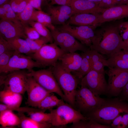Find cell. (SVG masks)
<instances>
[{
	"instance_id": "cell-1",
	"label": "cell",
	"mask_w": 128,
	"mask_h": 128,
	"mask_svg": "<svg viewBox=\"0 0 128 128\" xmlns=\"http://www.w3.org/2000/svg\"><path fill=\"white\" fill-rule=\"evenodd\" d=\"M119 23L104 25L95 31L90 49L108 56L122 50L123 41L120 33Z\"/></svg>"
},
{
	"instance_id": "cell-2",
	"label": "cell",
	"mask_w": 128,
	"mask_h": 128,
	"mask_svg": "<svg viewBox=\"0 0 128 128\" xmlns=\"http://www.w3.org/2000/svg\"><path fill=\"white\" fill-rule=\"evenodd\" d=\"M128 113V102L119 97L106 99L101 106L85 116L100 124L110 125L113 120L122 113Z\"/></svg>"
},
{
	"instance_id": "cell-3",
	"label": "cell",
	"mask_w": 128,
	"mask_h": 128,
	"mask_svg": "<svg viewBox=\"0 0 128 128\" xmlns=\"http://www.w3.org/2000/svg\"><path fill=\"white\" fill-rule=\"evenodd\" d=\"M50 69L63 93L66 102L75 109V96L80 79L64 69L59 62H57Z\"/></svg>"
},
{
	"instance_id": "cell-4",
	"label": "cell",
	"mask_w": 128,
	"mask_h": 128,
	"mask_svg": "<svg viewBox=\"0 0 128 128\" xmlns=\"http://www.w3.org/2000/svg\"><path fill=\"white\" fill-rule=\"evenodd\" d=\"M51 114L50 123L53 127H64L88 118L69 104L64 102L55 109L50 110Z\"/></svg>"
},
{
	"instance_id": "cell-5",
	"label": "cell",
	"mask_w": 128,
	"mask_h": 128,
	"mask_svg": "<svg viewBox=\"0 0 128 128\" xmlns=\"http://www.w3.org/2000/svg\"><path fill=\"white\" fill-rule=\"evenodd\" d=\"M105 99L95 95L87 87L81 86L76 93L75 108L85 116L99 108Z\"/></svg>"
},
{
	"instance_id": "cell-6",
	"label": "cell",
	"mask_w": 128,
	"mask_h": 128,
	"mask_svg": "<svg viewBox=\"0 0 128 128\" xmlns=\"http://www.w3.org/2000/svg\"><path fill=\"white\" fill-rule=\"evenodd\" d=\"M0 76V85L3 90L23 94L26 91L28 75L23 70L13 71Z\"/></svg>"
},
{
	"instance_id": "cell-7",
	"label": "cell",
	"mask_w": 128,
	"mask_h": 128,
	"mask_svg": "<svg viewBox=\"0 0 128 128\" xmlns=\"http://www.w3.org/2000/svg\"><path fill=\"white\" fill-rule=\"evenodd\" d=\"M65 53L53 42L44 44L29 56L42 67L53 65Z\"/></svg>"
},
{
	"instance_id": "cell-8",
	"label": "cell",
	"mask_w": 128,
	"mask_h": 128,
	"mask_svg": "<svg viewBox=\"0 0 128 128\" xmlns=\"http://www.w3.org/2000/svg\"><path fill=\"white\" fill-rule=\"evenodd\" d=\"M27 74L32 77L41 86L50 93H55L66 101L65 96L50 69L28 71Z\"/></svg>"
},
{
	"instance_id": "cell-9",
	"label": "cell",
	"mask_w": 128,
	"mask_h": 128,
	"mask_svg": "<svg viewBox=\"0 0 128 128\" xmlns=\"http://www.w3.org/2000/svg\"><path fill=\"white\" fill-rule=\"evenodd\" d=\"M50 31L54 42L65 53L75 52L77 51L85 52L89 50L84 45L67 32L60 31L56 27Z\"/></svg>"
},
{
	"instance_id": "cell-10",
	"label": "cell",
	"mask_w": 128,
	"mask_h": 128,
	"mask_svg": "<svg viewBox=\"0 0 128 128\" xmlns=\"http://www.w3.org/2000/svg\"><path fill=\"white\" fill-rule=\"evenodd\" d=\"M108 68L107 74L108 77L109 90L107 95L110 96H118L128 82V69Z\"/></svg>"
},
{
	"instance_id": "cell-11",
	"label": "cell",
	"mask_w": 128,
	"mask_h": 128,
	"mask_svg": "<svg viewBox=\"0 0 128 128\" xmlns=\"http://www.w3.org/2000/svg\"><path fill=\"white\" fill-rule=\"evenodd\" d=\"M105 74L92 70L81 80V85L87 87L96 95H107L109 87Z\"/></svg>"
},
{
	"instance_id": "cell-12",
	"label": "cell",
	"mask_w": 128,
	"mask_h": 128,
	"mask_svg": "<svg viewBox=\"0 0 128 128\" xmlns=\"http://www.w3.org/2000/svg\"><path fill=\"white\" fill-rule=\"evenodd\" d=\"M96 26H73L67 23L62 25L56 28L67 32L79 40L81 43L90 48L95 35L94 30Z\"/></svg>"
},
{
	"instance_id": "cell-13",
	"label": "cell",
	"mask_w": 128,
	"mask_h": 128,
	"mask_svg": "<svg viewBox=\"0 0 128 128\" xmlns=\"http://www.w3.org/2000/svg\"><path fill=\"white\" fill-rule=\"evenodd\" d=\"M41 67L39 64L29 56L15 52L8 64L1 73H7L24 69H27L30 71L34 68Z\"/></svg>"
},
{
	"instance_id": "cell-14",
	"label": "cell",
	"mask_w": 128,
	"mask_h": 128,
	"mask_svg": "<svg viewBox=\"0 0 128 128\" xmlns=\"http://www.w3.org/2000/svg\"><path fill=\"white\" fill-rule=\"evenodd\" d=\"M0 37L7 41L17 38L27 37L20 21L2 19L0 21Z\"/></svg>"
},
{
	"instance_id": "cell-15",
	"label": "cell",
	"mask_w": 128,
	"mask_h": 128,
	"mask_svg": "<svg viewBox=\"0 0 128 128\" xmlns=\"http://www.w3.org/2000/svg\"><path fill=\"white\" fill-rule=\"evenodd\" d=\"M28 76L26 89L27 95V103L29 106L37 108L42 100L50 93L40 85L32 77Z\"/></svg>"
},
{
	"instance_id": "cell-16",
	"label": "cell",
	"mask_w": 128,
	"mask_h": 128,
	"mask_svg": "<svg viewBox=\"0 0 128 128\" xmlns=\"http://www.w3.org/2000/svg\"><path fill=\"white\" fill-rule=\"evenodd\" d=\"M46 10L47 13L50 16L54 25L66 23L74 14L71 7L67 5L53 6L48 4Z\"/></svg>"
},
{
	"instance_id": "cell-17",
	"label": "cell",
	"mask_w": 128,
	"mask_h": 128,
	"mask_svg": "<svg viewBox=\"0 0 128 128\" xmlns=\"http://www.w3.org/2000/svg\"><path fill=\"white\" fill-rule=\"evenodd\" d=\"M70 6L74 14L81 13L101 14L106 9L101 8L98 4L88 0H72Z\"/></svg>"
},
{
	"instance_id": "cell-18",
	"label": "cell",
	"mask_w": 128,
	"mask_h": 128,
	"mask_svg": "<svg viewBox=\"0 0 128 128\" xmlns=\"http://www.w3.org/2000/svg\"><path fill=\"white\" fill-rule=\"evenodd\" d=\"M128 17V4L115 6L106 9L99 18L100 24L113 20Z\"/></svg>"
},
{
	"instance_id": "cell-19",
	"label": "cell",
	"mask_w": 128,
	"mask_h": 128,
	"mask_svg": "<svg viewBox=\"0 0 128 128\" xmlns=\"http://www.w3.org/2000/svg\"><path fill=\"white\" fill-rule=\"evenodd\" d=\"M100 14L88 13L74 14L71 16L66 23L77 26H98L100 25L99 22Z\"/></svg>"
},
{
	"instance_id": "cell-20",
	"label": "cell",
	"mask_w": 128,
	"mask_h": 128,
	"mask_svg": "<svg viewBox=\"0 0 128 128\" xmlns=\"http://www.w3.org/2000/svg\"><path fill=\"white\" fill-rule=\"evenodd\" d=\"M82 59L81 55L74 52L64 53L59 60L64 69L71 73L76 71L79 69Z\"/></svg>"
},
{
	"instance_id": "cell-21",
	"label": "cell",
	"mask_w": 128,
	"mask_h": 128,
	"mask_svg": "<svg viewBox=\"0 0 128 128\" xmlns=\"http://www.w3.org/2000/svg\"><path fill=\"white\" fill-rule=\"evenodd\" d=\"M21 95L9 91L3 90L0 92V101L9 106L19 107L22 100Z\"/></svg>"
},
{
	"instance_id": "cell-22",
	"label": "cell",
	"mask_w": 128,
	"mask_h": 128,
	"mask_svg": "<svg viewBox=\"0 0 128 128\" xmlns=\"http://www.w3.org/2000/svg\"><path fill=\"white\" fill-rule=\"evenodd\" d=\"M20 123L19 117L13 111L6 110L0 112V124L3 128L18 126Z\"/></svg>"
},
{
	"instance_id": "cell-23",
	"label": "cell",
	"mask_w": 128,
	"mask_h": 128,
	"mask_svg": "<svg viewBox=\"0 0 128 128\" xmlns=\"http://www.w3.org/2000/svg\"><path fill=\"white\" fill-rule=\"evenodd\" d=\"M20 123L18 126L22 128H49L53 127L49 123L37 122L31 118L26 116L24 113L18 112Z\"/></svg>"
},
{
	"instance_id": "cell-24",
	"label": "cell",
	"mask_w": 128,
	"mask_h": 128,
	"mask_svg": "<svg viewBox=\"0 0 128 128\" xmlns=\"http://www.w3.org/2000/svg\"><path fill=\"white\" fill-rule=\"evenodd\" d=\"M8 41L11 49L15 52L29 56L33 54L25 39L17 38Z\"/></svg>"
},
{
	"instance_id": "cell-25",
	"label": "cell",
	"mask_w": 128,
	"mask_h": 128,
	"mask_svg": "<svg viewBox=\"0 0 128 128\" xmlns=\"http://www.w3.org/2000/svg\"><path fill=\"white\" fill-rule=\"evenodd\" d=\"M88 50L83 52L81 55L82 59L80 67L78 70L73 72V75L79 79L81 80L91 70V63Z\"/></svg>"
},
{
	"instance_id": "cell-26",
	"label": "cell",
	"mask_w": 128,
	"mask_h": 128,
	"mask_svg": "<svg viewBox=\"0 0 128 128\" xmlns=\"http://www.w3.org/2000/svg\"><path fill=\"white\" fill-rule=\"evenodd\" d=\"M31 21L39 23L49 29L53 30L55 27L52 24L50 16L47 13L41 10H34L31 18Z\"/></svg>"
},
{
	"instance_id": "cell-27",
	"label": "cell",
	"mask_w": 128,
	"mask_h": 128,
	"mask_svg": "<svg viewBox=\"0 0 128 128\" xmlns=\"http://www.w3.org/2000/svg\"><path fill=\"white\" fill-rule=\"evenodd\" d=\"M64 102L63 99H59L53 93H50L42 100L37 108L46 111L57 107Z\"/></svg>"
},
{
	"instance_id": "cell-28",
	"label": "cell",
	"mask_w": 128,
	"mask_h": 128,
	"mask_svg": "<svg viewBox=\"0 0 128 128\" xmlns=\"http://www.w3.org/2000/svg\"><path fill=\"white\" fill-rule=\"evenodd\" d=\"M0 18L2 19L14 21H20L9 2L0 6Z\"/></svg>"
},
{
	"instance_id": "cell-29",
	"label": "cell",
	"mask_w": 128,
	"mask_h": 128,
	"mask_svg": "<svg viewBox=\"0 0 128 128\" xmlns=\"http://www.w3.org/2000/svg\"><path fill=\"white\" fill-rule=\"evenodd\" d=\"M72 128H111L110 125L100 124L93 120L87 119L81 120L73 123L70 126Z\"/></svg>"
},
{
	"instance_id": "cell-30",
	"label": "cell",
	"mask_w": 128,
	"mask_h": 128,
	"mask_svg": "<svg viewBox=\"0 0 128 128\" xmlns=\"http://www.w3.org/2000/svg\"><path fill=\"white\" fill-rule=\"evenodd\" d=\"M28 24L34 27L41 36L47 39L50 43L54 42V40L51 31L47 27L38 22L30 21Z\"/></svg>"
},
{
	"instance_id": "cell-31",
	"label": "cell",
	"mask_w": 128,
	"mask_h": 128,
	"mask_svg": "<svg viewBox=\"0 0 128 128\" xmlns=\"http://www.w3.org/2000/svg\"><path fill=\"white\" fill-rule=\"evenodd\" d=\"M35 9L28 3L23 10L19 14H17L18 20L23 25L28 24Z\"/></svg>"
},
{
	"instance_id": "cell-32",
	"label": "cell",
	"mask_w": 128,
	"mask_h": 128,
	"mask_svg": "<svg viewBox=\"0 0 128 128\" xmlns=\"http://www.w3.org/2000/svg\"><path fill=\"white\" fill-rule=\"evenodd\" d=\"M6 110H10L13 111H16L18 112L23 113H28L38 111H46L37 108L31 107H13L9 106L3 103L0 104V112Z\"/></svg>"
},
{
	"instance_id": "cell-33",
	"label": "cell",
	"mask_w": 128,
	"mask_h": 128,
	"mask_svg": "<svg viewBox=\"0 0 128 128\" xmlns=\"http://www.w3.org/2000/svg\"><path fill=\"white\" fill-rule=\"evenodd\" d=\"M33 53L39 49L44 45L49 42L46 38L41 36L35 40H31L27 37L25 39Z\"/></svg>"
},
{
	"instance_id": "cell-34",
	"label": "cell",
	"mask_w": 128,
	"mask_h": 128,
	"mask_svg": "<svg viewBox=\"0 0 128 128\" xmlns=\"http://www.w3.org/2000/svg\"><path fill=\"white\" fill-rule=\"evenodd\" d=\"M27 114L30 118L37 122L50 123L52 117L50 112L46 113L43 111H38L30 112Z\"/></svg>"
},
{
	"instance_id": "cell-35",
	"label": "cell",
	"mask_w": 128,
	"mask_h": 128,
	"mask_svg": "<svg viewBox=\"0 0 128 128\" xmlns=\"http://www.w3.org/2000/svg\"><path fill=\"white\" fill-rule=\"evenodd\" d=\"M109 67L128 69V60L109 57L107 59Z\"/></svg>"
},
{
	"instance_id": "cell-36",
	"label": "cell",
	"mask_w": 128,
	"mask_h": 128,
	"mask_svg": "<svg viewBox=\"0 0 128 128\" xmlns=\"http://www.w3.org/2000/svg\"><path fill=\"white\" fill-rule=\"evenodd\" d=\"M15 51L11 50L0 54V73H1L4 69L8 64L11 58Z\"/></svg>"
},
{
	"instance_id": "cell-37",
	"label": "cell",
	"mask_w": 128,
	"mask_h": 128,
	"mask_svg": "<svg viewBox=\"0 0 128 128\" xmlns=\"http://www.w3.org/2000/svg\"><path fill=\"white\" fill-rule=\"evenodd\" d=\"M88 52L90 58L91 63L101 62L104 63L106 66H109L107 59H105L99 53L92 49H89Z\"/></svg>"
},
{
	"instance_id": "cell-38",
	"label": "cell",
	"mask_w": 128,
	"mask_h": 128,
	"mask_svg": "<svg viewBox=\"0 0 128 128\" xmlns=\"http://www.w3.org/2000/svg\"><path fill=\"white\" fill-rule=\"evenodd\" d=\"M24 33L27 38L31 40H35L39 38L40 35L33 27L28 24L23 25Z\"/></svg>"
},
{
	"instance_id": "cell-39",
	"label": "cell",
	"mask_w": 128,
	"mask_h": 128,
	"mask_svg": "<svg viewBox=\"0 0 128 128\" xmlns=\"http://www.w3.org/2000/svg\"><path fill=\"white\" fill-rule=\"evenodd\" d=\"M119 27L120 35L124 41L128 37V22L119 23Z\"/></svg>"
},
{
	"instance_id": "cell-40",
	"label": "cell",
	"mask_w": 128,
	"mask_h": 128,
	"mask_svg": "<svg viewBox=\"0 0 128 128\" xmlns=\"http://www.w3.org/2000/svg\"><path fill=\"white\" fill-rule=\"evenodd\" d=\"M108 56L109 57L128 60V51L122 50Z\"/></svg>"
},
{
	"instance_id": "cell-41",
	"label": "cell",
	"mask_w": 128,
	"mask_h": 128,
	"mask_svg": "<svg viewBox=\"0 0 128 128\" xmlns=\"http://www.w3.org/2000/svg\"><path fill=\"white\" fill-rule=\"evenodd\" d=\"M11 50H13L11 49L8 41L0 37V54Z\"/></svg>"
},
{
	"instance_id": "cell-42",
	"label": "cell",
	"mask_w": 128,
	"mask_h": 128,
	"mask_svg": "<svg viewBox=\"0 0 128 128\" xmlns=\"http://www.w3.org/2000/svg\"><path fill=\"white\" fill-rule=\"evenodd\" d=\"M106 66L103 63L99 62L91 63V70H93L97 72L105 73L104 67Z\"/></svg>"
},
{
	"instance_id": "cell-43",
	"label": "cell",
	"mask_w": 128,
	"mask_h": 128,
	"mask_svg": "<svg viewBox=\"0 0 128 128\" xmlns=\"http://www.w3.org/2000/svg\"><path fill=\"white\" fill-rule=\"evenodd\" d=\"M98 5L100 7L105 9L116 6L114 0H102Z\"/></svg>"
},
{
	"instance_id": "cell-44",
	"label": "cell",
	"mask_w": 128,
	"mask_h": 128,
	"mask_svg": "<svg viewBox=\"0 0 128 128\" xmlns=\"http://www.w3.org/2000/svg\"><path fill=\"white\" fill-rule=\"evenodd\" d=\"M71 0H47V2L48 3L50 2V3L48 4L51 5L57 4L70 6Z\"/></svg>"
},
{
	"instance_id": "cell-45",
	"label": "cell",
	"mask_w": 128,
	"mask_h": 128,
	"mask_svg": "<svg viewBox=\"0 0 128 128\" xmlns=\"http://www.w3.org/2000/svg\"><path fill=\"white\" fill-rule=\"evenodd\" d=\"M128 127V113L122 116L120 123L117 128H126Z\"/></svg>"
},
{
	"instance_id": "cell-46",
	"label": "cell",
	"mask_w": 128,
	"mask_h": 128,
	"mask_svg": "<svg viewBox=\"0 0 128 128\" xmlns=\"http://www.w3.org/2000/svg\"><path fill=\"white\" fill-rule=\"evenodd\" d=\"M42 0H28L29 3L35 9L41 10Z\"/></svg>"
},
{
	"instance_id": "cell-47",
	"label": "cell",
	"mask_w": 128,
	"mask_h": 128,
	"mask_svg": "<svg viewBox=\"0 0 128 128\" xmlns=\"http://www.w3.org/2000/svg\"><path fill=\"white\" fill-rule=\"evenodd\" d=\"M122 116V115L120 114L113 120L110 125L111 128H117L120 123Z\"/></svg>"
},
{
	"instance_id": "cell-48",
	"label": "cell",
	"mask_w": 128,
	"mask_h": 128,
	"mask_svg": "<svg viewBox=\"0 0 128 128\" xmlns=\"http://www.w3.org/2000/svg\"><path fill=\"white\" fill-rule=\"evenodd\" d=\"M28 3V0H20L17 14L21 13L25 8Z\"/></svg>"
},
{
	"instance_id": "cell-49",
	"label": "cell",
	"mask_w": 128,
	"mask_h": 128,
	"mask_svg": "<svg viewBox=\"0 0 128 128\" xmlns=\"http://www.w3.org/2000/svg\"><path fill=\"white\" fill-rule=\"evenodd\" d=\"M128 51V37L126 40L123 41L122 50Z\"/></svg>"
},
{
	"instance_id": "cell-50",
	"label": "cell",
	"mask_w": 128,
	"mask_h": 128,
	"mask_svg": "<svg viewBox=\"0 0 128 128\" xmlns=\"http://www.w3.org/2000/svg\"><path fill=\"white\" fill-rule=\"evenodd\" d=\"M11 0H0V6L4 4L9 2Z\"/></svg>"
},
{
	"instance_id": "cell-51",
	"label": "cell",
	"mask_w": 128,
	"mask_h": 128,
	"mask_svg": "<svg viewBox=\"0 0 128 128\" xmlns=\"http://www.w3.org/2000/svg\"><path fill=\"white\" fill-rule=\"evenodd\" d=\"M89 1L98 4L102 0H88Z\"/></svg>"
},
{
	"instance_id": "cell-52",
	"label": "cell",
	"mask_w": 128,
	"mask_h": 128,
	"mask_svg": "<svg viewBox=\"0 0 128 128\" xmlns=\"http://www.w3.org/2000/svg\"><path fill=\"white\" fill-rule=\"evenodd\" d=\"M42 2H45V3L46 5H48V4L47 2V0H42Z\"/></svg>"
}]
</instances>
